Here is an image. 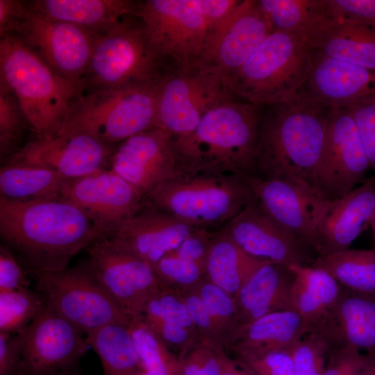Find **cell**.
<instances>
[{"label":"cell","mask_w":375,"mask_h":375,"mask_svg":"<svg viewBox=\"0 0 375 375\" xmlns=\"http://www.w3.org/2000/svg\"><path fill=\"white\" fill-rule=\"evenodd\" d=\"M135 12L97 40L81 83L82 93L157 85L174 72L156 50L144 21Z\"/></svg>","instance_id":"5"},{"label":"cell","mask_w":375,"mask_h":375,"mask_svg":"<svg viewBox=\"0 0 375 375\" xmlns=\"http://www.w3.org/2000/svg\"><path fill=\"white\" fill-rule=\"evenodd\" d=\"M331 348L316 333L303 335L290 350L295 375H323Z\"/></svg>","instance_id":"41"},{"label":"cell","mask_w":375,"mask_h":375,"mask_svg":"<svg viewBox=\"0 0 375 375\" xmlns=\"http://www.w3.org/2000/svg\"><path fill=\"white\" fill-rule=\"evenodd\" d=\"M156 209L191 225H226L251 201L250 189L236 176L208 172H179L147 196Z\"/></svg>","instance_id":"8"},{"label":"cell","mask_w":375,"mask_h":375,"mask_svg":"<svg viewBox=\"0 0 375 375\" xmlns=\"http://www.w3.org/2000/svg\"><path fill=\"white\" fill-rule=\"evenodd\" d=\"M243 179L250 189L253 202L310 248L312 231L328 201L315 190L290 181L262 180L256 176Z\"/></svg>","instance_id":"21"},{"label":"cell","mask_w":375,"mask_h":375,"mask_svg":"<svg viewBox=\"0 0 375 375\" xmlns=\"http://www.w3.org/2000/svg\"><path fill=\"white\" fill-rule=\"evenodd\" d=\"M44 303L83 333L132 319L90 269L85 260L55 272L33 274Z\"/></svg>","instance_id":"9"},{"label":"cell","mask_w":375,"mask_h":375,"mask_svg":"<svg viewBox=\"0 0 375 375\" xmlns=\"http://www.w3.org/2000/svg\"><path fill=\"white\" fill-rule=\"evenodd\" d=\"M29 5L44 15L103 35L135 11L137 2L128 0H38Z\"/></svg>","instance_id":"29"},{"label":"cell","mask_w":375,"mask_h":375,"mask_svg":"<svg viewBox=\"0 0 375 375\" xmlns=\"http://www.w3.org/2000/svg\"><path fill=\"white\" fill-rule=\"evenodd\" d=\"M206 17L213 24L228 16L241 1L239 0H198Z\"/></svg>","instance_id":"52"},{"label":"cell","mask_w":375,"mask_h":375,"mask_svg":"<svg viewBox=\"0 0 375 375\" xmlns=\"http://www.w3.org/2000/svg\"><path fill=\"white\" fill-rule=\"evenodd\" d=\"M29 287L19 261L6 247L0 246V292Z\"/></svg>","instance_id":"49"},{"label":"cell","mask_w":375,"mask_h":375,"mask_svg":"<svg viewBox=\"0 0 375 375\" xmlns=\"http://www.w3.org/2000/svg\"><path fill=\"white\" fill-rule=\"evenodd\" d=\"M308 43L328 57L375 69V27L332 20Z\"/></svg>","instance_id":"31"},{"label":"cell","mask_w":375,"mask_h":375,"mask_svg":"<svg viewBox=\"0 0 375 375\" xmlns=\"http://www.w3.org/2000/svg\"><path fill=\"white\" fill-rule=\"evenodd\" d=\"M222 375H255L236 358H231L224 353Z\"/></svg>","instance_id":"53"},{"label":"cell","mask_w":375,"mask_h":375,"mask_svg":"<svg viewBox=\"0 0 375 375\" xmlns=\"http://www.w3.org/2000/svg\"><path fill=\"white\" fill-rule=\"evenodd\" d=\"M223 347L197 338L178 355L179 375H222Z\"/></svg>","instance_id":"40"},{"label":"cell","mask_w":375,"mask_h":375,"mask_svg":"<svg viewBox=\"0 0 375 375\" xmlns=\"http://www.w3.org/2000/svg\"><path fill=\"white\" fill-rule=\"evenodd\" d=\"M98 355L103 375H137L142 369L128 326L110 324L86 334Z\"/></svg>","instance_id":"34"},{"label":"cell","mask_w":375,"mask_h":375,"mask_svg":"<svg viewBox=\"0 0 375 375\" xmlns=\"http://www.w3.org/2000/svg\"><path fill=\"white\" fill-rule=\"evenodd\" d=\"M162 83L83 92L57 135L85 134L115 147L154 128Z\"/></svg>","instance_id":"7"},{"label":"cell","mask_w":375,"mask_h":375,"mask_svg":"<svg viewBox=\"0 0 375 375\" xmlns=\"http://www.w3.org/2000/svg\"><path fill=\"white\" fill-rule=\"evenodd\" d=\"M248 255L263 262L310 265L317 256L304 242L266 215L251 199L224 226Z\"/></svg>","instance_id":"19"},{"label":"cell","mask_w":375,"mask_h":375,"mask_svg":"<svg viewBox=\"0 0 375 375\" xmlns=\"http://www.w3.org/2000/svg\"><path fill=\"white\" fill-rule=\"evenodd\" d=\"M144 319L169 349H180L181 352L198 338L195 331L178 324L159 319Z\"/></svg>","instance_id":"51"},{"label":"cell","mask_w":375,"mask_h":375,"mask_svg":"<svg viewBox=\"0 0 375 375\" xmlns=\"http://www.w3.org/2000/svg\"><path fill=\"white\" fill-rule=\"evenodd\" d=\"M86 249L94 276L131 319L142 317L147 301L162 288L153 267L107 235Z\"/></svg>","instance_id":"14"},{"label":"cell","mask_w":375,"mask_h":375,"mask_svg":"<svg viewBox=\"0 0 375 375\" xmlns=\"http://www.w3.org/2000/svg\"><path fill=\"white\" fill-rule=\"evenodd\" d=\"M267 107L256 148V177L285 179L314 190V172L333 107L304 89Z\"/></svg>","instance_id":"2"},{"label":"cell","mask_w":375,"mask_h":375,"mask_svg":"<svg viewBox=\"0 0 375 375\" xmlns=\"http://www.w3.org/2000/svg\"><path fill=\"white\" fill-rule=\"evenodd\" d=\"M310 265L327 272L344 288L375 296V250L348 249L318 256Z\"/></svg>","instance_id":"35"},{"label":"cell","mask_w":375,"mask_h":375,"mask_svg":"<svg viewBox=\"0 0 375 375\" xmlns=\"http://www.w3.org/2000/svg\"><path fill=\"white\" fill-rule=\"evenodd\" d=\"M366 356L351 346L332 349L323 375H359Z\"/></svg>","instance_id":"48"},{"label":"cell","mask_w":375,"mask_h":375,"mask_svg":"<svg viewBox=\"0 0 375 375\" xmlns=\"http://www.w3.org/2000/svg\"><path fill=\"white\" fill-rule=\"evenodd\" d=\"M74 180L44 167L3 165L0 169V198L13 201H67Z\"/></svg>","instance_id":"30"},{"label":"cell","mask_w":375,"mask_h":375,"mask_svg":"<svg viewBox=\"0 0 375 375\" xmlns=\"http://www.w3.org/2000/svg\"><path fill=\"white\" fill-rule=\"evenodd\" d=\"M360 375V374H359Z\"/></svg>","instance_id":"58"},{"label":"cell","mask_w":375,"mask_h":375,"mask_svg":"<svg viewBox=\"0 0 375 375\" xmlns=\"http://www.w3.org/2000/svg\"><path fill=\"white\" fill-rule=\"evenodd\" d=\"M294 276L292 299L306 334H319L329 319L342 286L327 272L310 265H290Z\"/></svg>","instance_id":"27"},{"label":"cell","mask_w":375,"mask_h":375,"mask_svg":"<svg viewBox=\"0 0 375 375\" xmlns=\"http://www.w3.org/2000/svg\"><path fill=\"white\" fill-rule=\"evenodd\" d=\"M369 168V158L353 118L347 108L333 107L312 188L326 200L338 199L362 183Z\"/></svg>","instance_id":"13"},{"label":"cell","mask_w":375,"mask_h":375,"mask_svg":"<svg viewBox=\"0 0 375 375\" xmlns=\"http://www.w3.org/2000/svg\"><path fill=\"white\" fill-rule=\"evenodd\" d=\"M0 74V80L16 96L36 138L57 135L82 93L15 35L1 37Z\"/></svg>","instance_id":"4"},{"label":"cell","mask_w":375,"mask_h":375,"mask_svg":"<svg viewBox=\"0 0 375 375\" xmlns=\"http://www.w3.org/2000/svg\"><path fill=\"white\" fill-rule=\"evenodd\" d=\"M346 108L357 125L370 168L375 171V101Z\"/></svg>","instance_id":"47"},{"label":"cell","mask_w":375,"mask_h":375,"mask_svg":"<svg viewBox=\"0 0 375 375\" xmlns=\"http://www.w3.org/2000/svg\"><path fill=\"white\" fill-rule=\"evenodd\" d=\"M142 317L178 324L196 332L183 294L161 288L146 303Z\"/></svg>","instance_id":"43"},{"label":"cell","mask_w":375,"mask_h":375,"mask_svg":"<svg viewBox=\"0 0 375 375\" xmlns=\"http://www.w3.org/2000/svg\"><path fill=\"white\" fill-rule=\"evenodd\" d=\"M233 98L225 80L210 68L174 72L161 85L156 127L174 137L188 135L207 112Z\"/></svg>","instance_id":"12"},{"label":"cell","mask_w":375,"mask_h":375,"mask_svg":"<svg viewBox=\"0 0 375 375\" xmlns=\"http://www.w3.org/2000/svg\"><path fill=\"white\" fill-rule=\"evenodd\" d=\"M332 20L375 27V0H326Z\"/></svg>","instance_id":"45"},{"label":"cell","mask_w":375,"mask_h":375,"mask_svg":"<svg viewBox=\"0 0 375 375\" xmlns=\"http://www.w3.org/2000/svg\"><path fill=\"white\" fill-rule=\"evenodd\" d=\"M152 267L162 288L178 287L183 288L184 292L193 288L204 276L199 265L172 252Z\"/></svg>","instance_id":"42"},{"label":"cell","mask_w":375,"mask_h":375,"mask_svg":"<svg viewBox=\"0 0 375 375\" xmlns=\"http://www.w3.org/2000/svg\"><path fill=\"white\" fill-rule=\"evenodd\" d=\"M375 208V178L335 200L328 201L312 231L310 247L316 255L348 249L370 226Z\"/></svg>","instance_id":"22"},{"label":"cell","mask_w":375,"mask_h":375,"mask_svg":"<svg viewBox=\"0 0 375 375\" xmlns=\"http://www.w3.org/2000/svg\"><path fill=\"white\" fill-rule=\"evenodd\" d=\"M78 375H81V374H78Z\"/></svg>","instance_id":"57"},{"label":"cell","mask_w":375,"mask_h":375,"mask_svg":"<svg viewBox=\"0 0 375 375\" xmlns=\"http://www.w3.org/2000/svg\"><path fill=\"white\" fill-rule=\"evenodd\" d=\"M67 201L87 215L101 236L115 232L149 204L142 192L111 169L75 178Z\"/></svg>","instance_id":"17"},{"label":"cell","mask_w":375,"mask_h":375,"mask_svg":"<svg viewBox=\"0 0 375 375\" xmlns=\"http://www.w3.org/2000/svg\"><path fill=\"white\" fill-rule=\"evenodd\" d=\"M172 138L167 131L154 127L128 138L115 148L110 169L147 197L179 172Z\"/></svg>","instance_id":"20"},{"label":"cell","mask_w":375,"mask_h":375,"mask_svg":"<svg viewBox=\"0 0 375 375\" xmlns=\"http://www.w3.org/2000/svg\"><path fill=\"white\" fill-rule=\"evenodd\" d=\"M272 32L308 41L331 21L326 0H256Z\"/></svg>","instance_id":"33"},{"label":"cell","mask_w":375,"mask_h":375,"mask_svg":"<svg viewBox=\"0 0 375 375\" xmlns=\"http://www.w3.org/2000/svg\"><path fill=\"white\" fill-rule=\"evenodd\" d=\"M137 375H156V374H153L152 373H150V372H148L147 371H144L143 369H141L138 372V373L137 374Z\"/></svg>","instance_id":"56"},{"label":"cell","mask_w":375,"mask_h":375,"mask_svg":"<svg viewBox=\"0 0 375 375\" xmlns=\"http://www.w3.org/2000/svg\"><path fill=\"white\" fill-rule=\"evenodd\" d=\"M183 296L198 337L223 347V338L198 294L189 290L184 292Z\"/></svg>","instance_id":"46"},{"label":"cell","mask_w":375,"mask_h":375,"mask_svg":"<svg viewBox=\"0 0 375 375\" xmlns=\"http://www.w3.org/2000/svg\"><path fill=\"white\" fill-rule=\"evenodd\" d=\"M264 262L244 252L223 226L215 233L211 242L205 262L204 276L235 298L242 285Z\"/></svg>","instance_id":"32"},{"label":"cell","mask_w":375,"mask_h":375,"mask_svg":"<svg viewBox=\"0 0 375 375\" xmlns=\"http://www.w3.org/2000/svg\"><path fill=\"white\" fill-rule=\"evenodd\" d=\"M293 281L288 266L271 262L260 266L235 297L238 329L269 313L294 310Z\"/></svg>","instance_id":"25"},{"label":"cell","mask_w":375,"mask_h":375,"mask_svg":"<svg viewBox=\"0 0 375 375\" xmlns=\"http://www.w3.org/2000/svg\"><path fill=\"white\" fill-rule=\"evenodd\" d=\"M305 335L300 315L295 310H285L269 313L240 326L227 346L234 353L290 350Z\"/></svg>","instance_id":"28"},{"label":"cell","mask_w":375,"mask_h":375,"mask_svg":"<svg viewBox=\"0 0 375 375\" xmlns=\"http://www.w3.org/2000/svg\"><path fill=\"white\" fill-rule=\"evenodd\" d=\"M44 306L41 293L30 287L0 292V333L23 331Z\"/></svg>","instance_id":"37"},{"label":"cell","mask_w":375,"mask_h":375,"mask_svg":"<svg viewBox=\"0 0 375 375\" xmlns=\"http://www.w3.org/2000/svg\"><path fill=\"white\" fill-rule=\"evenodd\" d=\"M115 148L85 134L35 138L3 165L44 167L75 179L108 169Z\"/></svg>","instance_id":"18"},{"label":"cell","mask_w":375,"mask_h":375,"mask_svg":"<svg viewBox=\"0 0 375 375\" xmlns=\"http://www.w3.org/2000/svg\"><path fill=\"white\" fill-rule=\"evenodd\" d=\"M190 290L198 294L207 308L224 345H227L238 328L235 298L207 278H202Z\"/></svg>","instance_id":"39"},{"label":"cell","mask_w":375,"mask_h":375,"mask_svg":"<svg viewBox=\"0 0 375 375\" xmlns=\"http://www.w3.org/2000/svg\"><path fill=\"white\" fill-rule=\"evenodd\" d=\"M235 355L255 375H295L290 350L235 353Z\"/></svg>","instance_id":"44"},{"label":"cell","mask_w":375,"mask_h":375,"mask_svg":"<svg viewBox=\"0 0 375 375\" xmlns=\"http://www.w3.org/2000/svg\"><path fill=\"white\" fill-rule=\"evenodd\" d=\"M128 328L142 369L156 375H179L178 355L170 350L142 317L132 319Z\"/></svg>","instance_id":"36"},{"label":"cell","mask_w":375,"mask_h":375,"mask_svg":"<svg viewBox=\"0 0 375 375\" xmlns=\"http://www.w3.org/2000/svg\"><path fill=\"white\" fill-rule=\"evenodd\" d=\"M272 32L256 0L241 1L228 16L211 28L199 65L212 69L228 85Z\"/></svg>","instance_id":"16"},{"label":"cell","mask_w":375,"mask_h":375,"mask_svg":"<svg viewBox=\"0 0 375 375\" xmlns=\"http://www.w3.org/2000/svg\"><path fill=\"white\" fill-rule=\"evenodd\" d=\"M332 107L375 101V69L328 57L317 51L303 88Z\"/></svg>","instance_id":"23"},{"label":"cell","mask_w":375,"mask_h":375,"mask_svg":"<svg viewBox=\"0 0 375 375\" xmlns=\"http://www.w3.org/2000/svg\"><path fill=\"white\" fill-rule=\"evenodd\" d=\"M22 332L13 334L0 333V375H20Z\"/></svg>","instance_id":"50"},{"label":"cell","mask_w":375,"mask_h":375,"mask_svg":"<svg viewBox=\"0 0 375 375\" xmlns=\"http://www.w3.org/2000/svg\"><path fill=\"white\" fill-rule=\"evenodd\" d=\"M101 236L87 215L68 201L0 198L1 244L32 274L67 268Z\"/></svg>","instance_id":"1"},{"label":"cell","mask_w":375,"mask_h":375,"mask_svg":"<svg viewBox=\"0 0 375 375\" xmlns=\"http://www.w3.org/2000/svg\"><path fill=\"white\" fill-rule=\"evenodd\" d=\"M199 228L160 211L149 203L107 236L153 266Z\"/></svg>","instance_id":"24"},{"label":"cell","mask_w":375,"mask_h":375,"mask_svg":"<svg viewBox=\"0 0 375 375\" xmlns=\"http://www.w3.org/2000/svg\"><path fill=\"white\" fill-rule=\"evenodd\" d=\"M317 50L297 36L272 32L231 76V94L258 106L286 101L304 88Z\"/></svg>","instance_id":"6"},{"label":"cell","mask_w":375,"mask_h":375,"mask_svg":"<svg viewBox=\"0 0 375 375\" xmlns=\"http://www.w3.org/2000/svg\"><path fill=\"white\" fill-rule=\"evenodd\" d=\"M6 35L17 36L56 74L80 89L96 41L101 35L51 19L24 1L3 36Z\"/></svg>","instance_id":"10"},{"label":"cell","mask_w":375,"mask_h":375,"mask_svg":"<svg viewBox=\"0 0 375 375\" xmlns=\"http://www.w3.org/2000/svg\"><path fill=\"white\" fill-rule=\"evenodd\" d=\"M31 126L19 103L10 88L0 80V153L7 158L22 149L26 130Z\"/></svg>","instance_id":"38"},{"label":"cell","mask_w":375,"mask_h":375,"mask_svg":"<svg viewBox=\"0 0 375 375\" xmlns=\"http://www.w3.org/2000/svg\"><path fill=\"white\" fill-rule=\"evenodd\" d=\"M370 226H371V227L372 228L373 233H374V240H375V208H374V211L373 216H372V220H371Z\"/></svg>","instance_id":"55"},{"label":"cell","mask_w":375,"mask_h":375,"mask_svg":"<svg viewBox=\"0 0 375 375\" xmlns=\"http://www.w3.org/2000/svg\"><path fill=\"white\" fill-rule=\"evenodd\" d=\"M331 349L353 347L375 353V296L342 287L340 297L322 331L318 334Z\"/></svg>","instance_id":"26"},{"label":"cell","mask_w":375,"mask_h":375,"mask_svg":"<svg viewBox=\"0 0 375 375\" xmlns=\"http://www.w3.org/2000/svg\"><path fill=\"white\" fill-rule=\"evenodd\" d=\"M366 360L360 375H375V353H366Z\"/></svg>","instance_id":"54"},{"label":"cell","mask_w":375,"mask_h":375,"mask_svg":"<svg viewBox=\"0 0 375 375\" xmlns=\"http://www.w3.org/2000/svg\"><path fill=\"white\" fill-rule=\"evenodd\" d=\"M144 21L152 43L174 72L199 65L208 35L214 25L198 0H147L135 12Z\"/></svg>","instance_id":"11"},{"label":"cell","mask_w":375,"mask_h":375,"mask_svg":"<svg viewBox=\"0 0 375 375\" xmlns=\"http://www.w3.org/2000/svg\"><path fill=\"white\" fill-rule=\"evenodd\" d=\"M260 108L233 98L207 112L190 133L172 135L179 169L256 176Z\"/></svg>","instance_id":"3"},{"label":"cell","mask_w":375,"mask_h":375,"mask_svg":"<svg viewBox=\"0 0 375 375\" xmlns=\"http://www.w3.org/2000/svg\"><path fill=\"white\" fill-rule=\"evenodd\" d=\"M83 333L45 304L22 332L20 375H78L90 348Z\"/></svg>","instance_id":"15"}]
</instances>
